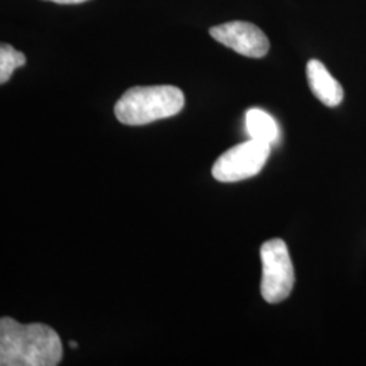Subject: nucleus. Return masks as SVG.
<instances>
[{
    "instance_id": "6e6552de",
    "label": "nucleus",
    "mask_w": 366,
    "mask_h": 366,
    "mask_svg": "<svg viewBox=\"0 0 366 366\" xmlns=\"http://www.w3.org/2000/svg\"><path fill=\"white\" fill-rule=\"evenodd\" d=\"M26 64V56L9 44H1L0 46V83L9 81L14 71Z\"/></svg>"
},
{
    "instance_id": "39448f33",
    "label": "nucleus",
    "mask_w": 366,
    "mask_h": 366,
    "mask_svg": "<svg viewBox=\"0 0 366 366\" xmlns=\"http://www.w3.org/2000/svg\"><path fill=\"white\" fill-rule=\"evenodd\" d=\"M209 34L222 45L246 57L261 59L267 54L270 48L266 34L259 27L249 22H227L219 26L212 27Z\"/></svg>"
},
{
    "instance_id": "20e7f679",
    "label": "nucleus",
    "mask_w": 366,
    "mask_h": 366,
    "mask_svg": "<svg viewBox=\"0 0 366 366\" xmlns=\"http://www.w3.org/2000/svg\"><path fill=\"white\" fill-rule=\"evenodd\" d=\"M270 155V144L251 139L224 152L214 162L212 175L220 182H239L261 172Z\"/></svg>"
},
{
    "instance_id": "f257e3e1",
    "label": "nucleus",
    "mask_w": 366,
    "mask_h": 366,
    "mask_svg": "<svg viewBox=\"0 0 366 366\" xmlns=\"http://www.w3.org/2000/svg\"><path fill=\"white\" fill-rule=\"evenodd\" d=\"M63 360L59 334L42 323L22 325L11 317L0 320V365L56 366Z\"/></svg>"
},
{
    "instance_id": "423d86ee",
    "label": "nucleus",
    "mask_w": 366,
    "mask_h": 366,
    "mask_svg": "<svg viewBox=\"0 0 366 366\" xmlns=\"http://www.w3.org/2000/svg\"><path fill=\"white\" fill-rule=\"evenodd\" d=\"M307 79L315 97L328 107H335L343 101V89L340 81L319 60H310L307 64Z\"/></svg>"
},
{
    "instance_id": "0eeeda50",
    "label": "nucleus",
    "mask_w": 366,
    "mask_h": 366,
    "mask_svg": "<svg viewBox=\"0 0 366 366\" xmlns=\"http://www.w3.org/2000/svg\"><path fill=\"white\" fill-rule=\"evenodd\" d=\"M246 128L251 139L266 144H274L280 137L274 118L261 109H249L246 113Z\"/></svg>"
},
{
    "instance_id": "f03ea898",
    "label": "nucleus",
    "mask_w": 366,
    "mask_h": 366,
    "mask_svg": "<svg viewBox=\"0 0 366 366\" xmlns=\"http://www.w3.org/2000/svg\"><path fill=\"white\" fill-rule=\"evenodd\" d=\"M183 106L184 95L175 86H137L118 99L114 113L121 124L139 127L177 116Z\"/></svg>"
},
{
    "instance_id": "7ed1b4c3",
    "label": "nucleus",
    "mask_w": 366,
    "mask_h": 366,
    "mask_svg": "<svg viewBox=\"0 0 366 366\" xmlns=\"http://www.w3.org/2000/svg\"><path fill=\"white\" fill-rule=\"evenodd\" d=\"M261 293L263 300L277 304L288 299L295 285V270L288 246L282 239L262 244Z\"/></svg>"
},
{
    "instance_id": "1a4fd4ad",
    "label": "nucleus",
    "mask_w": 366,
    "mask_h": 366,
    "mask_svg": "<svg viewBox=\"0 0 366 366\" xmlns=\"http://www.w3.org/2000/svg\"><path fill=\"white\" fill-rule=\"evenodd\" d=\"M54 3H60V4H79V3H84L87 0H49Z\"/></svg>"
},
{
    "instance_id": "9d476101",
    "label": "nucleus",
    "mask_w": 366,
    "mask_h": 366,
    "mask_svg": "<svg viewBox=\"0 0 366 366\" xmlns=\"http://www.w3.org/2000/svg\"><path fill=\"white\" fill-rule=\"evenodd\" d=\"M71 347H74V349H76L78 347V343L75 342V340H69V343H68Z\"/></svg>"
}]
</instances>
